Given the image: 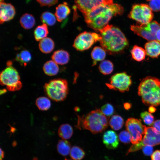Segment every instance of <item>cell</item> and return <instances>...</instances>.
Masks as SVG:
<instances>
[{
	"instance_id": "obj_1",
	"label": "cell",
	"mask_w": 160,
	"mask_h": 160,
	"mask_svg": "<svg viewBox=\"0 0 160 160\" xmlns=\"http://www.w3.org/2000/svg\"><path fill=\"white\" fill-rule=\"evenodd\" d=\"M123 12V8L119 4H102L95 7L83 15L88 27L96 32H99L108 24L113 16L121 15Z\"/></svg>"
},
{
	"instance_id": "obj_2",
	"label": "cell",
	"mask_w": 160,
	"mask_h": 160,
	"mask_svg": "<svg viewBox=\"0 0 160 160\" xmlns=\"http://www.w3.org/2000/svg\"><path fill=\"white\" fill-rule=\"evenodd\" d=\"M99 32L101 36L100 45L110 55L121 53L128 45L125 35L117 27L108 24Z\"/></svg>"
},
{
	"instance_id": "obj_3",
	"label": "cell",
	"mask_w": 160,
	"mask_h": 160,
	"mask_svg": "<svg viewBox=\"0 0 160 160\" xmlns=\"http://www.w3.org/2000/svg\"><path fill=\"white\" fill-rule=\"evenodd\" d=\"M138 95L143 103L148 106L160 105V79L150 76L142 80L138 89Z\"/></svg>"
},
{
	"instance_id": "obj_4",
	"label": "cell",
	"mask_w": 160,
	"mask_h": 160,
	"mask_svg": "<svg viewBox=\"0 0 160 160\" xmlns=\"http://www.w3.org/2000/svg\"><path fill=\"white\" fill-rule=\"evenodd\" d=\"M108 119L100 109L92 111L85 116L79 117L78 127L90 131L93 134L100 133L108 126Z\"/></svg>"
},
{
	"instance_id": "obj_5",
	"label": "cell",
	"mask_w": 160,
	"mask_h": 160,
	"mask_svg": "<svg viewBox=\"0 0 160 160\" xmlns=\"http://www.w3.org/2000/svg\"><path fill=\"white\" fill-rule=\"evenodd\" d=\"M44 89L47 95L56 102L65 100L68 92V82L66 80L62 79L50 80L45 84Z\"/></svg>"
},
{
	"instance_id": "obj_6",
	"label": "cell",
	"mask_w": 160,
	"mask_h": 160,
	"mask_svg": "<svg viewBox=\"0 0 160 160\" xmlns=\"http://www.w3.org/2000/svg\"><path fill=\"white\" fill-rule=\"evenodd\" d=\"M128 17L140 23V25L146 24L151 21L153 15L148 5L143 4H136L132 6Z\"/></svg>"
},
{
	"instance_id": "obj_7",
	"label": "cell",
	"mask_w": 160,
	"mask_h": 160,
	"mask_svg": "<svg viewBox=\"0 0 160 160\" xmlns=\"http://www.w3.org/2000/svg\"><path fill=\"white\" fill-rule=\"evenodd\" d=\"M130 28L135 34L148 41L156 40V34L160 29V23L153 21L146 24L132 25Z\"/></svg>"
},
{
	"instance_id": "obj_8",
	"label": "cell",
	"mask_w": 160,
	"mask_h": 160,
	"mask_svg": "<svg viewBox=\"0 0 160 160\" xmlns=\"http://www.w3.org/2000/svg\"><path fill=\"white\" fill-rule=\"evenodd\" d=\"M132 83L131 76L123 72L112 76L109 79V83L106 85L109 89L124 92L129 91Z\"/></svg>"
},
{
	"instance_id": "obj_9",
	"label": "cell",
	"mask_w": 160,
	"mask_h": 160,
	"mask_svg": "<svg viewBox=\"0 0 160 160\" xmlns=\"http://www.w3.org/2000/svg\"><path fill=\"white\" fill-rule=\"evenodd\" d=\"M100 38V34L84 31L76 37L73 47L77 50L84 51L90 48L95 43L99 41Z\"/></svg>"
},
{
	"instance_id": "obj_10",
	"label": "cell",
	"mask_w": 160,
	"mask_h": 160,
	"mask_svg": "<svg viewBox=\"0 0 160 160\" xmlns=\"http://www.w3.org/2000/svg\"><path fill=\"white\" fill-rule=\"evenodd\" d=\"M125 127L127 131L130 134L131 141L132 144H135L141 141L146 127L142 124L140 120L129 118L126 122Z\"/></svg>"
},
{
	"instance_id": "obj_11",
	"label": "cell",
	"mask_w": 160,
	"mask_h": 160,
	"mask_svg": "<svg viewBox=\"0 0 160 160\" xmlns=\"http://www.w3.org/2000/svg\"><path fill=\"white\" fill-rule=\"evenodd\" d=\"M0 73L1 84L6 87L10 86L17 83L20 79L19 74L17 70L12 65H7Z\"/></svg>"
},
{
	"instance_id": "obj_12",
	"label": "cell",
	"mask_w": 160,
	"mask_h": 160,
	"mask_svg": "<svg viewBox=\"0 0 160 160\" xmlns=\"http://www.w3.org/2000/svg\"><path fill=\"white\" fill-rule=\"evenodd\" d=\"M144 145L155 146L160 144V133L152 127H146L142 141Z\"/></svg>"
},
{
	"instance_id": "obj_13",
	"label": "cell",
	"mask_w": 160,
	"mask_h": 160,
	"mask_svg": "<svg viewBox=\"0 0 160 160\" xmlns=\"http://www.w3.org/2000/svg\"><path fill=\"white\" fill-rule=\"evenodd\" d=\"M0 23L1 24L12 20L15 14L14 7L10 3L0 1Z\"/></svg>"
},
{
	"instance_id": "obj_14",
	"label": "cell",
	"mask_w": 160,
	"mask_h": 160,
	"mask_svg": "<svg viewBox=\"0 0 160 160\" xmlns=\"http://www.w3.org/2000/svg\"><path fill=\"white\" fill-rule=\"evenodd\" d=\"M103 142L106 147L110 149L116 148L119 144L116 133L112 130H107L104 132L103 136Z\"/></svg>"
},
{
	"instance_id": "obj_15",
	"label": "cell",
	"mask_w": 160,
	"mask_h": 160,
	"mask_svg": "<svg viewBox=\"0 0 160 160\" xmlns=\"http://www.w3.org/2000/svg\"><path fill=\"white\" fill-rule=\"evenodd\" d=\"M145 48L146 55L151 57L156 58L160 55V42L156 40L146 43Z\"/></svg>"
},
{
	"instance_id": "obj_16",
	"label": "cell",
	"mask_w": 160,
	"mask_h": 160,
	"mask_svg": "<svg viewBox=\"0 0 160 160\" xmlns=\"http://www.w3.org/2000/svg\"><path fill=\"white\" fill-rule=\"evenodd\" d=\"M51 58L52 60L57 64L64 65L68 62L70 55L67 51L60 49L55 51L52 55Z\"/></svg>"
},
{
	"instance_id": "obj_17",
	"label": "cell",
	"mask_w": 160,
	"mask_h": 160,
	"mask_svg": "<svg viewBox=\"0 0 160 160\" xmlns=\"http://www.w3.org/2000/svg\"><path fill=\"white\" fill-rule=\"evenodd\" d=\"M70 12V10L66 2L58 5L56 8L55 15L57 20L61 22L65 19Z\"/></svg>"
},
{
	"instance_id": "obj_18",
	"label": "cell",
	"mask_w": 160,
	"mask_h": 160,
	"mask_svg": "<svg viewBox=\"0 0 160 160\" xmlns=\"http://www.w3.org/2000/svg\"><path fill=\"white\" fill-rule=\"evenodd\" d=\"M75 2L83 15L88 13L95 7L92 0H75Z\"/></svg>"
},
{
	"instance_id": "obj_19",
	"label": "cell",
	"mask_w": 160,
	"mask_h": 160,
	"mask_svg": "<svg viewBox=\"0 0 160 160\" xmlns=\"http://www.w3.org/2000/svg\"><path fill=\"white\" fill-rule=\"evenodd\" d=\"M39 46L40 50L42 52L48 54L53 50L55 44L51 39L46 37L40 41Z\"/></svg>"
},
{
	"instance_id": "obj_20",
	"label": "cell",
	"mask_w": 160,
	"mask_h": 160,
	"mask_svg": "<svg viewBox=\"0 0 160 160\" xmlns=\"http://www.w3.org/2000/svg\"><path fill=\"white\" fill-rule=\"evenodd\" d=\"M43 70L45 73L49 76H53L56 75L59 71L57 64L52 60H49L44 64Z\"/></svg>"
},
{
	"instance_id": "obj_21",
	"label": "cell",
	"mask_w": 160,
	"mask_h": 160,
	"mask_svg": "<svg viewBox=\"0 0 160 160\" xmlns=\"http://www.w3.org/2000/svg\"><path fill=\"white\" fill-rule=\"evenodd\" d=\"M20 22L23 28L28 29L32 28L34 26L35 20L32 15L26 13L21 17Z\"/></svg>"
},
{
	"instance_id": "obj_22",
	"label": "cell",
	"mask_w": 160,
	"mask_h": 160,
	"mask_svg": "<svg viewBox=\"0 0 160 160\" xmlns=\"http://www.w3.org/2000/svg\"><path fill=\"white\" fill-rule=\"evenodd\" d=\"M106 53L102 47L98 46L95 47L91 53V56L93 60V65H95L97 61H102L105 58Z\"/></svg>"
},
{
	"instance_id": "obj_23",
	"label": "cell",
	"mask_w": 160,
	"mask_h": 160,
	"mask_svg": "<svg viewBox=\"0 0 160 160\" xmlns=\"http://www.w3.org/2000/svg\"><path fill=\"white\" fill-rule=\"evenodd\" d=\"M58 133L59 137L63 139H68L72 137L73 134V129L69 124H63L59 127Z\"/></svg>"
},
{
	"instance_id": "obj_24",
	"label": "cell",
	"mask_w": 160,
	"mask_h": 160,
	"mask_svg": "<svg viewBox=\"0 0 160 160\" xmlns=\"http://www.w3.org/2000/svg\"><path fill=\"white\" fill-rule=\"evenodd\" d=\"M132 58L135 60L140 62L145 58L146 53L145 49L137 45L134 46L131 51Z\"/></svg>"
},
{
	"instance_id": "obj_25",
	"label": "cell",
	"mask_w": 160,
	"mask_h": 160,
	"mask_svg": "<svg viewBox=\"0 0 160 160\" xmlns=\"http://www.w3.org/2000/svg\"><path fill=\"white\" fill-rule=\"evenodd\" d=\"M49 33L47 25L43 24L38 26L35 29L34 35L35 40L39 41L46 37Z\"/></svg>"
},
{
	"instance_id": "obj_26",
	"label": "cell",
	"mask_w": 160,
	"mask_h": 160,
	"mask_svg": "<svg viewBox=\"0 0 160 160\" xmlns=\"http://www.w3.org/2000/svg\"><path fill=\"white\" fill-rule=\"evenodd\" d=\"M71 145L68 141L65 140H60L57 145V150L61 155L66 156L70 153Z\"/></svg>"
},
{
	"instance_id": "obj_27",
	"label": "cell",
	"mask_w": 160,
	"mask_h": 160,
	"mask_svg": "<svg viewBox=\"0 0 160 160\" xmlns=\"http://www.w3.org/2000/svg\"><path fill=\"white\" fill-rule=\"evenodd\" d=\"M31 59V55L30 52L27 50H21L17 54L15 60L21 65L26 66Z\"/></svg>"
},
{
	"instance_id": "obj_28",
	"label": "cell",
	"mask_w": 160,
	"mask_h": 160,
	"mask_svg": "<svg viewBox=\"0 0 160 160\" xmlns=\"http://www.w3.org/2000/svg\"><path fill=\"white\" fill-rule=\"evenodd\" d=\"M98 69L100 72L104 75L111 73L113 69V65L109 60H104L100 63Z\"/></svg>"
},
{
	"instance_id": "obj_29",
	"label": "cell",
	"mask_w": 160,
	"mask_h": 160,
	"mask_svg": "<svg viewBox=\"0 0 160 160\" xmlns=\"http://www.w3.org/2000/svg\"><path fill=\"white\" fill-rule=\"evenodd\" d=\"M124 123L123 119L118 115L113 116L109 121V124L111 128L115 130L120 129Z\"/></svg>"
},
{
	"instance_id": "obj_30",
	"label": "cell",
	"mask_w": 160,
	"mask_h": 160,
	"mask_svg": "<svg viewBox=\"0 0 160 160\" xmlns=\"http://www.w3.org/2000/svg\"><path fill=\"white\" fill-rule=\"evenodd\" d=\"M56 17L53 14L49 12H43L40 16L41 21L47 25L52 26L54 25L56 22Z\"/></svg>"
},
{
	"instance_id": "obj_31",
	"label": "cell",
	"mask_w": 160,
	"mask_h": 160,
	"mask_svg": "<svg viewBox=\"0 0 160 160\" xmlns=\"http://www.w3.org/2000/svg\"><path fill=\"white\" fill-rule=\"evenodd\" d=\"M36 104L40 110L46 111L50 107L51 103L49 99L47 97H40L36 99Z\"/></svg>"
},
{
	"instance_id": "obj_32",
	"label": "cell",
	"mask_w": 160,
	"mask_h": 160,
	"mask_svg": "<svg viewBox=\"0 0 160 160\" xmlns=\"http://www.w3.org/2000/svg\"><path fill=\"white\" fill-rule=\"evenodd\" d=\"M71 158L74 160H81L85 155L83 149L79 146H74L71 148L70 152Z\"/></svg>"
},
{
	"instance_id": "obj_33",
	"label": "cell",
	"mask_w": 160,
	"mask_h": 160,
	"mask_svg": "<svg viewBox=\"0 0 160 160\" xmlns=\"http://www.w3.org/2000/svg\"><path fill=\"white\" fill-rule=\"evenodd\" d=\"M140 116L145 124L150 126L153 125L154 117L151 113L146 111H144L140 113Z\"/></svg>"
},
{
	"instance_id": "obj_34",
	"label": "cell",
	"mask_w": 160,
	"mask_h": 160,
	"mask_svg": "<svg viewBox=\"0 0 160 160\" xmlns=\"http://www.w3.org/2000/svg\"><path fill=\"white\" fill-rule=\"evenodd\" d=\"M101 110L103 113L106 116L109 117L112 116L114 112L113 106L109 103H107L103 105Z\"/></svg>"
},
{
	"instance_id": "obj_35",
	"label": "cell",
	"mask_w": 160,
	"mask_h": 160,
	"mask_svg": "<svg viewBox=\"0 0 160 160\" xmlns=\"http://www.w3.org/2000/svg\"><path fill=\"white\" fill-rule=\"evenodd\" d=\"M120 140L124 143L127 144L129 143L131 141V136L129 132L127 131H122L119 135Z\"/></svg>"
},
{
	"instance_id": "obj_36",
	"label": "cell",
	"mask_w": 160,
	"mask_h": 160,
	"mask_svg": "<svg viewBox=\"0 0 160 160\" xmlns=\"http://www.w3.org/2000/svg\"><path fill=\"white\" fill-rule=\"evenodd\" d=\"M148 6L152 11H160V0H146Z\"/></svg>"
},
{
	"instance_id": "obj_37",
	"label": "cell",
	"mask_w": 160,
	"mask_h": 160,
	"mask_svg": "<svg viewBox=\"0 0 160 160\" xmlns=\"http://www.w3.org/2000/svg\"><path fill=\"white\" fill-rule=\"evenodd\" d=\"M41 6H48L50 7L56 4L58 0H36Z\"/></svg>"
},
{
	"instance_id": "obj_38",
	"label": "cell",
	"mask_w": 160,
	"mask_h": 160,
	"mask_svg": "<svg viewBox=\"0 0 160 160\" xmlns=\"http://www.w3.org/2000/svg\"><path fill=\"white\" fill-rule=\"evenodd\" d=\"M144 144L142 141H141L138 143L132 145L128 150L127 155L130 152H135L139 150L144 146Z\"/></svg>"
},
{
	"instance_id": "obj_39",
	"label": "cell",
	"mask_w": 160,
	"mask_h": 160,
	"mask_svg": "<svg viewBox=\"0 0 160 160\" xmlns=\"http://www.w3.org/2000/svg\"><path fill=\"white\" fill-rule=\"evenodd\" d=\"M22 86V84L20 81L16 84L7 87V90L10 91H15L20 89Z\"/></svg>"
},
{
	"instance_id": "obj_40",
	"label": "cell",
	"mask_w": 160,
	"mask_h": 160,
	"mask_svg": "<svg viewBox=\"0 0 160 160\" xmlns=\"http://www.w3.org/2000/svg\"><path fill=\"white\" fill-rule=\"evenodd\" d=\"M95 7L102 4L111 5L113 4V0H92Z\"/></svg>"
},
{
	"instance_id": "obj_41",
	"label": "cell",
	"mask_w": 160,
	"mask_h": 160,
	"mask_svg": "<svg viewBox=\"0 0 160 160\" xmlns=\"http://www.w3.org/2000/svg\"><path fill=\"white\" fill-rule=\"evenodd\" d=\"M142 151L145 155L149 156L153 153V148L151 146L146 145L143 147Z\"/></svg>"
},
{
	"instance_id": "obj_42",
	"label": "cell",
	"mask_w": 160,
	"mask_h": 160,
	"mask_svg": "<svg viewBox=\"0 0 160 160\" xmlns=\"http://www.w3.org/2000/svg\"><path fill=\"white\" fill-rule=\"evenodd\" d=\"M151 160H160V150L155 151L151 156Z\"/></svg>"
},
{
	"instance_id": "obj_43",
	"label": "cell",
	"mask_w": 160,
	"mask_h": 160,
	"mask_svg": "<svg viewBox=\"0 0 160 160\" xmlns=\"http://www.w3.org/2000/svg\"><path fill=\"white\" fill-rule=\"evenodd\" d=\"M153 126L156 131L160 133V120H157L154 121Z\"/></svg>"
},
{
	"instance_id": "obj_44",
	"label": "cell",
	"mask_w": 160,
	"mask_h": 160,
	"mask_svg": "<svg viewBox=\"0 0 160 160\" xmlns=\"http://www.w3.org/2000/svg\"><path fill=\"white\" fill-rule=\"evenodd\" d=\"M156 40L160 42V29H159L156 34Z\"/></svg>"
},
{
	"instance_id": "obj_45",
	"label": "cell",
	"mask_w": 160,
	"mask_h": 160,
	"mask_svg": "<svg viewBox=\"0 0 160 160\" xmlns=\"http://www.w3.org/2000/svg\"><path fill=\"white\" fill-rule=\"evenodd\" d=\"M156 111V108L153 106H150L148 108V111L150 113H154Z\"/></svg>"
},
{
	"instance_id": "obj_46",
	"label": "cell",
	"mask_w": 160,
	"mask_h": 160,
	"mask_svg": "<svg viewBox=\"0 0 160 160\" xmlns=\"http://www.w3.org/2000/svg\"><path fill=\"white\" fill-rule=\"evenodd\" d=\"M130 104L129 103H126L124 104V107L125 109L128 110L131 108Z\"/></svg>"
},
{
	"instance_id": "obj_47",
	"label": "cell",
	"mask_w": 160,
	"mask_h": 160,
	"mask_svg": "<svg viewBox=\"0 0 160 160\" xmlns=\"http://www.w3.org/2000/svg\"><path fill=\"white\" fill-rule=\"evenodd\" d=\"M4 152L1 149V148H0V160H3V159L4 157Z\"/></svg>"
},
{
	"instance_id": "obj_48",
	"label": "cell",
	"mask_w": 160,
	"mask_h": 160,
	"mask_svg": "<svg viewBox=\"0 0 160 160\" xmlns=\"http://www.w3.org/2000/svg\"><path fill=\"white\" fill-rule=\"evenodd\" d=\"M7 91V90L6 89H3L1 90L0 94H3L5 93Z\"/></svg>"
},
{
	"instance_id": "obj_49",
	"label": "cell",
	"mask_w": 160,
	"mask_h": 160,
	"mask_svg": "<svg viewBox=\"0 0 160 160\" xmlns=\"http://www.w3.org/2000/svg\"><path fill=\"white\" fill-rule=\"evenodd\" d=\"M64 160H71L68 159H65Z\"/></svg>"
}]
</instances>
